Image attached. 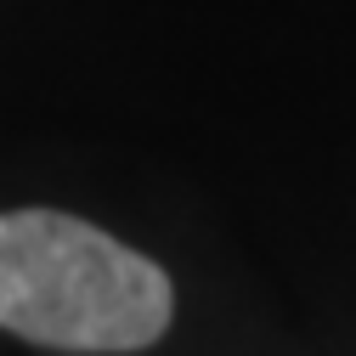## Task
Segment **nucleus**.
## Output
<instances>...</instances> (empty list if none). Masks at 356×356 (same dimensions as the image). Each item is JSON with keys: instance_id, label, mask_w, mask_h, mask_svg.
<instances>
[{"instance_id": "obj_1", "label": "nucleus", "mask_w": 356, "mask_h": 356, "mask_svg": "<svg viewBox=\"0 0 356 356\" xmlns=\"http://www.w3.org/2000/svg\"><path fill=\"white\" fill-rule=\"evenodd\" d=\"M175 323L159 260L63 209L0 215V328L74 356L147 350Z\"/></svg>"}]
</instances>
